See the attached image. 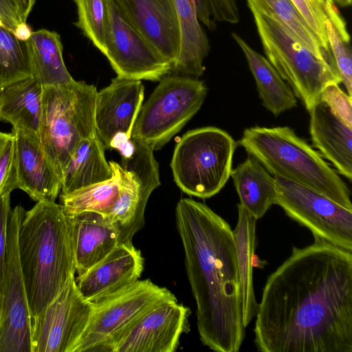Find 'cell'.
<instances>
[{"label": "cell", "mask_w": 352, "mask_h": 352, "mask_svg": "<svg viewBox=\"0 0 352 352\" xmlns=\"http://www.w3.org/2000/svg\"><path fill=\"white\" fill-rule=\"evenodd\" d=\"M188 307L162 302L129 324L111 344V352H173L182 334L190 330Z\"/></svg>", "instance_id": "2e32d148"}, {"label": "cell", "mask_w": 352, "mask_h": 352, "mask_svg": "<svg viewBox=\"0 0 352 352\" xmlns=\"http://www.w3.org/2000/svg\"><path fill=\"white\" fill-rule=\"evenodd\" d=\"M215 21L237 23L240 19L236 0H207Z\"/></svg>", "instance_id": "74e56055"}, {"label": "cell", "mask_w": 352, "mask_h": 352, "mask_svg": "<svg viewBox=\"0 0 352 352\" xmlns=\"http://www.w3.org/2000/svg\"><path fill=\"white\" fill-rule=\"evenodd\" d=\"M206 95L207 87L198 78L166 75L142 105L131 138L160 149L197 113Z\"/></svg>", "instance_id": "ba28073f"}, {"label": "cell", "mask_w": 352, "mask_h": 352, "mask_svg": "<svg viewBox=\"0 0 352 352\" xmlns=\"http://www.w3.org/2000/svg\"><path fill=\"white\" fill-rule=\"evenodd\" d=\"M30 77L24 42L18 40L0 19V89Z\"/></svg>", "instance_id": "f546056e"}, {"label": "cell", "mask_w": 352, "mask_h": 352, "mask_svg": "<svg viewBox=\"0 0 352 352\" xmlns=\"http://www.w3.org/2000/svg\"><path fill=\"white\" fill-rule=\"evenodd\" d=\"M10 193L0 197V319L1 313L2 284L4 276L8 222L11 214Z\"/></svg>", "instance_id": "8d00e7d4"}, {"label": "cell", "mask_w": 352, "mask_h": 352, "mask_svg": "<svg viewBox=\"0 0 352 352\" xmlns=\"http://www.w3.org/2000/svg\"><path fill=\"white\" fill-rule=\"evenodd\" d=\"M236 146L228 133L214 126L188 131L173 155L170 167L174 181L189 195L202 199L214 196L230 177Z\"/></svg>", "instance_id": "52a82bcc"}, {"label": "cell", "mask_w": 352, "mask_h": 352, "mask_svg": "<svg viewBox=\"0 0 352 352\" xmlns=\"http://www.w3.org/2000/svg\"><path fill=\"white\" fill-rule=\"evenodd\" d=\"M271 274L256 314L261 352H352V252L314 236Z\"/></svg>", "instance_id": "6da1fadb"}, {"label": "cell", "mask_w": 352, "mask_h": 352, "mask_svg": "<svg viewBox=\"0 0 352 352\" xmlns=\"http://www.w3.org/2000/svg\"><path fill=\"white\" fill-rule=\"evenodd\" d=\"M119 1L134 25L170 63L173 69L180 49V32L175 0Z\"/></svg>", "instance_id": "d6986e66"}, {"label": "cell", "mask_w": 352, "mask_h": 352, "mask_svg": "<svg viewBox=\"0 0 352 352\" xmlns=\"http://www.w3.org/2000/svg\"><path fill=\"white\" fill-rule=\"evenodd\" d=\"M69 218L75 270L79 276L120 244L119 234L104 214L85 212Z\"/></svg>", "instance_id": "44dd1931"}, {"label": "cell", "mask_w": 352, "mask_h": 352, "mask_svg": "<svg viewBox=\"0 0 352 352\" xmlns=\"http://www.w3.org/2000/svg\"><path fill=\"white\" fill-rule=\"evenodd\" d=\"M175 217L200 340L216 352H238L245 327L232 230L205 204L188 198L178 201Z\"/></svg>", "instance_id": "7a4b0ae2"}, {"label": "cell", "mask_w": 352, "mask_h": 352, "mask_svg": "<svg viewBox=\"0 0 352 352\" xmlns=\"http://www.w3.org/2000/svg\"><path fill=\"white\" fill-rule=\"evenodd\" d=\"M326 51H330L325 21V0H291Z\"/></svg>", "instance_id": "e575fe53"}, {"label": "cell", "mask_w": 352, "mask_h": 352, "mask_svg": "<svg viewBox=\"0 0 352 352\" xmlns=\"http://www.w3.org/2000/svg\"><path fill=\"white\" fill-rule=\"evenodd\" d=\"M78 13L75 25L103 54L109 27V0H74Z\"/></svg>", "instance_id": "1f68e13d"}, {"label": "cell", "mask_w": 352, "mask_h": 352, "mask_svg": "<svg viewBox=\"0 0 352 352\" xmlns=\"http://www.w3.org/2000/svg\"><path fill=\"white\" fill-rule=\"evenodd\" d=\"M180 32L177 61L170 74L198 78L204 70V60L210 45L201 26L192 0H175Z\"/></svg>", "instance_id": "603a6c76"}, {"label": "cell", "mask_w": 352, "mask_h": 352, "mask_svg": "<svg viewBox=\"0 0 352 352\" xmlns=\"http://www.w3.org/2000/svg\"><path fill=\"white\" fill-rule=\"evenodd\" d=\"M24 45L32 77L43 87L65 85L74 80L65 65L58 34L39 30L33 32Z\"/></svg>", "instance_id": "484cf974"}, {"label": "cell", "mask_w": 352, "mask_h": 352, "mask_svg": "<svg viewBox=\"0 0 352 352\" xmlns=\"http://www.w3.org/2000/svg\"><path fill=\"white\" fill-rule=\"evenodd\" d=\"M330 1H331V0H330Z\"/></svg>", "instance_id": "f6af8a7d"}, {"label": "cell", "mask_w": 352, "mask_h": 352, "mask_svg": "<svg viewBox=\"0 0 352 352\" xmlns=\"http://www.w3.org/2000/svg\"><path fill=\"white\" fill-rule=\"evenodd\" d=\"M32 32L26 22H21L16 25L13 34L18 40L24 42L30 38Z\"/></svg>", "instance_id": "b9f144b4"}, {"label": "cell", "mask_w": 352, "mask_h": 352, "mask_svg": "<svg viewBox=\"0 0 352 352\" xmlns=\"http://www.w3.org/2000/svg\"><path fill=\"white\" fill-rule=\"evenodd\" d=\"M25 210L15 206L7 228V247L2 284L0 352H31L30 315L21 270L17 235Z\"/></svg>", "instance_id": "8fae6325"}, {"label": "cell", "mask_w": 352, "mask_h": 352, "mask_svg": "<svg viewBox=\"0 0 352 352\" xmlns=\"http://www.w3.org/2000/svg\"><path fill=\"white\" fill-rule=\"evenodd\" d=\"M122 179L119 196L104 215L119 234V243H131L144 225V212L152 192L160 185L159 167L153 151L135 142L131 153L122 157Z\"/></svg>", "instance_id": "7c38bea8"}, {"label": "cell", "mask_w": 352, "mask_h": 352, "mask_svg": "<svg viewBox=\"0 0 352 352\" xmlns=\"http://www.w3.org/2000/svg\"><path fill=\"white\" fill-rule=\"evenodd\" d=\"M325 28L329 49L347 94L352 98V58L350 39L344 38L327 18Z\"/></svg>", "instance_id": "d6a6232c"}, {"label": "cell", "mask_w": 352, "mask_h": 352, "mask_svg": "<svg viewBox=\"0 0 352 352\" xmlns=\"http://www.w3.org/2000/svg\"><path fill=\"white\" fill-rule=\"evenodd\" d=\"M177 300L167 288L146 279L89 302V318L73 352H111L113 340L134 320L162 302Z\"/></svg>", "instance_id": "9c48e42d"}, {"label": "cell", "mask_w": 352, "mask_h": 352, "mask_svg": "<svg viewBox=\"0 0 352 352\" xmlns=\"http://www.w3.org/2000/svg\"><path fill=\"white\" fill-rule=\"evenodd\" d=\"M23 22H25L36 0H14Z\"/></svg>", "instance_id": "60d3db41"}, {"label": "cell", "mask_w": 352, "mask_h": 352, "mask_svg": "<svg viewBox=\"0 0 352 352\" xmlns=\"http://www.w3.org/2000/svg\"><path fill=\"white\" fill-rule=\"evenodd\" d=\"M97 92L94 85L75 80L65 85L43 87L38 135L60 179L78 145L96 135Z\"/></svg>", "instance_id": "8992f818"}, {"label": "cell", "mask_w": 352, "mask_h": 352, "mask_svg": "<svg viewBox=\"0 0 352 352\" xmlns=\"http://www.w3.org/2000/svg\"><path fill=\"white\" fill-rule=\"evenodd\" d=\"M236 191L240 205L257 220L275 204L276 197L274 176L254 156L246 160L232 170Z\"/></svg>", "instance_id": "d4e9b609"}, {"label": "cell", "mask_w": 352, "mask_h": 352, "mask_svg": "<svg viewBox=\"0 0 352 352\" xmlns=\"http://www.w3.org/2000/svg\"><path fill=\"white\" fill-rule=\"evenodd\" d=\"M109 163L112 169L110 179L60 195V205L66 215L72 217L85 212L107 215L109 212L119 196L122 168L115 162Z\"/></svg>", "instance_id": "f1b7e54d"}, {"label": "cell", "mask_w": 352, "mask_h": 352, "mask_svg": "<svg viewBox=\"0 0 352 352\" xmlns=\"http://www.w3.org/2000/svg\"><path fill=\"white\" fill-rule=\"evenodd\" d=\"M257 221L238 204V221L232 232L241 286L242 322L245 328L256 316L258 308L254 290L252 266V257L256 245Z\"/></svg>", "instance_id": "4316f807"}, {"label": "cell", "mask_w": 352, "mask_h": 352, "mask_svg": "<svg viewBox=\"0 0 352 352\" xmlns=\"http://www.w3.org/2000/svg\"><path fill=\"white\" fill-rule=\"evenodd\" d=\"M320 100L345 124L352 128V98L337 84L328 85L322 92Z\"/></svg>", "instance_id": "d590c367"}, {"label": "cell", "mask_w": 352, "mask_h": 352, "mask_svg": "<svg viewBox=\"0 0 352 352\" xmlns=\"http://www.w3.org/2000/svg\"><path fill=\"white\" fill-rule=\"evenodd\" d=\"M17 188L37 201H55L61 190L60 177L36 133L12 128Z\"/></svg>", "instance_id": "ac0fdd59"}, {"label": "cell", "mask_w": 352, "mask_h": 352, "mask_svg": "<svg viewBox=\"0 0 352 352\" xmlns=\"http://www.w3.org/2000/svg\"><path fill=\"white\" fill-rule=\"evenodd\" d=\"M43 85L30 77L0 89V120L12 128L38 133L43 112Z\"/></svg>", "instance_id": "7402d4cb"}, {"label": "cell", "mask_w": 352, "mask_h": 352, "mask_svg": "<svg viewBox=\"0 0 352 352\" xmlns=\"http://www.w3.org/2000/svg\"><path fill=\"white\" fill-rule=\"evenodd\" d=\"M0 19L12 33L16 25L23 22L14 0H0Z\"/></svg>", "instance_id": "f35d334b"}, {"label": "cell", "mask_w": 352, "mask_h": 352, "mask_svg": "<svg viewBox=\"0 0 352 352\" xmlns=\"http://www.w3.org/2000/svg\"><path fill=\"white\" fill-rule=\"evenodd\" d=\"M267 265V262L265 261H261L259 257L255 255H253L252 257V266L259 268H263L265 265Z\"/></svg>", "instance_id": "7bdbcfd3"}, {"label": "cell", "mask_w": 352, "mask_h": 352, "mask_svg": "<svg viewBox=\"0 0 352 352\" xmlns=\"http://www.w3.org/2000/svg\"><path fill=\"white\" fill-rule=\"evenodd\" d=\"M110 19L104 56L117 76L160 81L172 66L129 17L119 0H109Z\"/></svg>", "instance_id": "4fadbf2b"}, {"label": "cell", "mask_w": 352, "mask_h": 352, "mask_svg": "<svg viewBox=\"0 0 352 352\" xmlns=\"http://www.w3.org/2000/svg\"><path fill=\"white\" fill-rule=\"evenodd\" d=\"M266 58L309 112L328 85H339L336 65L302 45L261 0H247Z\"/></svg>", "instance_id": "5b68a950"}, {"label": "cell", "mask_w": 352, "mask_h": 352, "mask_svg": "<svg viewBox=\"0 0 352 352\" xmlns=\"http://www.w3.org/2000/svg\"><path fill=\"white\" fill-rule=\"evenodd\" d=\"M333 3H336L338 5L346 7L351 4L352 0H331Z\"/></svg>", "instance_id": "ee69618b"}, {"label": "cell", "mask_w": 352, "mask_h": 352, "mask_svg": "<svg viewBox=\"0 0 352 352\" xmlns=\"http://www.w3.org/2000/svg\"><path fill=\"white\" fill-rule=\"evenodd\" d=\"M232 36L245 57L264 107L275 116L296 107V96L268 60L236 33Z\"/></svg>", "instance_id": "cb8c5ba5"}, {"label": "cell", "mask_w": 352, "mask_h": 352, "mask_svg": "<svg viewBox=\"0 0 352 352\" xmlns=\"http://www.w3.org/2000/svg\"><path fill=\"white\" fill-rule=\"evenodd\" d=\"M144 90L141 80L117 76L97 92L95 134L104 149H116L122 157L131 153V134Z\"/></svg>", "instance_id": "9a60e30c"}, {"label": "cell", "mask_w": 352, "mask_h": 352, "mask_svg": "<svg viewBox=\"0 0 352 352\" xmlns=\"http://www.w3.org/2000/svg\"><path fill=\"white\" fill-rule=\"evenodd\" d=\"M17 188L14 136L0 131V197Z\"/></svg>", "instance_id": "836d02e7"}, {"label": "cell", "mask_w": 352, "mask_h": 352, "mask_svg": "<svg viewBox=\"0 0 352 352\" xmlns=\"http://www.w3.org/2000/svg\"><path fill=\"white\" fill-rule=\"evenodd\" d=\"M312 144L338 173L352 178V128L345 124L322 101L309 111Z\"/></svg>", "instance_id": "ffe728a7"}, {"label": "cell", "mask_w": 352, "mask_h": 352, "mask_svg": "<svg viewBox=\"0 0 352 352\" xmlns=\"http://www.w3.org/2000/svg\"><path fill=\"white\" fill-rule=\"evenodd\" d=\"M18 250L32 318L75 275L70 218L55 201H37L20 222Z\"/></svg>", "instance_id": "3957f363"}, {"label": "cell", "mask_w": 352, "mask_h": 352, "mask_svg": "<svg viewBox=\"0 0 352 352\" xmlns=\"http://www.w3.org/2000/svg\"><path fill=\"white\" fill-rule=\"evenodd\" d=\"M104 148L95 135L76 148L63 173L60 194L106 181L112 169L104 156Z\"/></svg>", "instance_id": "83f0119b"}, {"label": "cell", "mask_w": 352, "mask_h": 352, "mask_svg": "<svg viewBox=\"0 0 352 352\" xmlns=\"http://www.w3.org/2000/svg\"><path fill=\"white\" fill-rule=\"evenodd\" d=\"M272 175L310 188L352 210L350 191L338 173L288 126L245 129L238 142Z\"/></svg>", "instance_id": "277c9868"}, {"label": "cell", "mask_w": 352, "mask_h": 352, "mask_svg": "<svg viewBox=\"0 0 352 352\" xmlns=\"http://www.w3.org/2000/svg\"><path fill=\"white\" fill-rule=\"evenodd\" d=\"M196 10L198 19L208 28L212 30L216 27L210 6L207 0H192Z\"/></svg>", "instance_id": "ab89813d"}, {"label": "cell", "mask_w": 352, "mask_h": 352, "mask_svg": "<svg viewBox=\"0 0 352 352\" xmlns=\"http://www.w3.org/2000/svg\"><path fill=\"white\" fill-rule=\"evenodd\" d=\"M285 28L305 47L320 58L335 64L332 54L326 51L291 0H261Z\"/></svg>", "instance_id": "4dcf8cb0"}, {"label": "cell", "mask_w": 352, "mask_h": 352, "mask_svg": "<svg viewBox=\"0 0 352 352\" xmlns=\"http://www.w3.org/2000/svg\"><path fill=\"white\" fill-rule=\"evenodd\" d=\"M144 258L132 242L118 245L101 261L76 279L82 297L94 302L130 286L139 280Z\"/></svg>", "instance_id": "e0dca14e"}, {"label": "cell", "mask_w": 352, "mask_h": 352, "mask_svg": "<svg viewBox=\"0 0 352 352\" xmlns=\"http://www.w3.org/2000/svg\"><path fill=\"white\" fill-rule=\"evenodd\" d=\"M91 309L72 276L53 300L32 318L31 352H73L86 328Z\"/></svg>", "instance_id": "5bb4252c"}, {"label": "cell", "mask_w": 352, "mask_h": 352, "mask_svg": "<svg viewBox=\"0 0 352 352\" xmlns=\"http://www.w3.org/2000/svg\"><path fill=\"white\" fill-rule=\"evenodd\" d=\"M273 176L275 204L314 236L352 252V210L305 186Z\"/></svg>", "instance_id": "30bf717a"}]
</instances>
